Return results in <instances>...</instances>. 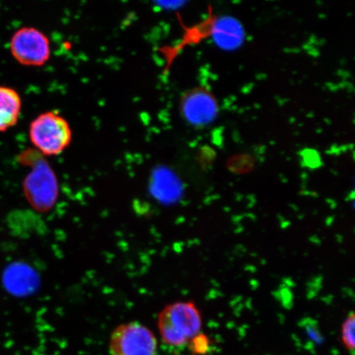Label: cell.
Wrapping results in <instances>:
<instances>
[{"mask_svg": "<svg viewBox=\"0 0 355 355\" xmlns=\"http://www.w3.org/2000/svg\"><path fill=\"white\" fill-rule=\"evenodd\" d=\"M211 37L217 46L226 51L237 50L245 40L241 22L230 16H216Z\"/></svg>", "mask_w": 355, "mask_h": 355, "instance_id": "obj_7", "label": "cell"}, {"mask_svg": "<svg viewBox=\"0 0 355 355\" xmlns=\"http://www.w3.org/2000/svg\"><path fill=\"white\" fill-rule=\"evenodd\" d=\"M180 112L191 125L204 127L215 121L219 113V105L211 92L197 87L182 97Z\"/></svg>", "mask_w": 355, "mask_h": 355, "instance_id": "obj_6", "label": "cell"}, {"mask_svg": "<svg viewBox=\"0 0 355 355\" xmlns=\"http://www.w3.org/2000/svg\"><path fill=\"white\" fill-rule=\"evenodd\" d=\"M157 326L163 343L171 347H184L201 333L202 316L194 302H175L159 313Z\"/></svg>", "mask_w": 355, "mask_h": 355, "instance_id": "obj_1", "label": "cell"}, {"mask_svg": "<svg viewBox=\"0 0 355 355\" xmlns=\"http://www.w3.org/2000/svg\"><path fill=\"white\" fill-rule=\"evenodd\" d=\"M188 345L193 354L205 355L209 352L211 341L209 336L204 333H199L198 336L190 340Z\"/></svg>", "mask_w": 355, "mask_h": 355, "instance_id": "obj_11", "label": "cell"}, {"mask_svg": "<svg viewBox=\"0 0 355 355\" xmlns=\"http://www.w3.org/2000/svg\"><path fill=\"white\" fill-rule=\"evenodd\" d=\"M30 274L21 265L8 266L3 274V281L7 290L15 295L24 294L30 285Z\"/></svg>", "mask_w": 355, "mask_h": 355, "instance_id": "obj_9", "label": "cell"}, {"mask_svg": "<svg viewBox=\"0 0 355 355\" xmlns=\"http://www.w3.org/2000/svg\"><path fill=\"white\" fill-rule=\"evenodd\" d=\"M355 315L350 313L341 327V340L345 349L354 352L355 348Z\"/></svg>", "mask_w": 355, "mask_h": 355, "instance_id": "obj_10", "label": "cell"}, {"mask_svg": "<svg viewBox=\"0 0 355 355\" xmlns=\"http://www.w3.org/2000/svg\"><path fill=\"white\" fill-rule=\"evenodd\" d=\"M12 55L25 66H42L50 60V40L41 31L24 26L17 31L10 40Z\"/></svg>", "mask_w": 355, "mask_h": 355, "instance_id": "obj_5", "label": "cell"}, {"mask_svg": "<svg viewBox=\"0 0 355 355\" xmlns=\"http://www.w3.org/2000/svg\"><path fill=\"white\" fill-rule=\"evenodd\" d=\"M157 350L153 331L137 322L118 326L109 341V355H157Z\"/></svg>", "mask_w": 355, "mask_h": 355, "instance_id": "obj_4", "label": "cell"}, {"mask_svg": "<svg viewBox=\"0 0 355 355\" xmlns=\"http://www.w3.org/2000/svg\"><path fill=\"white\" fill-rule=\"evenodd\" d=\"M29 136L39 153L44 155H57L70 145L72 130L63 116L48 111L31 123Z\"/></svg>", "mask_w": 355, "mask_h": 355, "instance_id": "obj_2", "label": "cell"}, {"mask_svg": "<svg viewBox=\"0 0 355 355\" xmlns=\"http://www.w3.org/2000/svg\"><path fill=\"white\" fill-rule=\"evenodd\" d=\"M304 324H306L305 328L308 331V334L311 336V338H313L315 340H321L322 336L320 333H319L318 328L317 326V322L311 320V319H308V322H304Z\"/></svg>", "mask_w": 355, "mask_h": 355, "instance_id": "obj_12", "label": "cell"}, {"mask_svg": "<svg viewBox=\"0 0 355 355\" xmlns=\"http://www.w3.org/2000/svg\"><path fill=\"white\" fill-rule=\"evenodd\" d=\"M35 153L34 159H26L32 171L24 181L26 198L35 210L50 211L55 205L59 195V184L54 171L44 158ZM24 158V157H22Z\"/></svg>", "mask_w": 355, "mask_h": 355, "instance_id": "obj_3", "label": "cell"}, {"mask_svg": "<svg viewBox=\"0 0 355 355\" xmlns=\"http://www.w3.org/2000/svg\"><path fill=\"white\" fill-rule=\"evenodd\" d=\"M21 111V96L15 89L0 86V132L16 125Z\"/></svg>", "mask_w": 355, "mask_h": 355, "instance_id": "obj_8", "label": "cell"}]
</instances>
